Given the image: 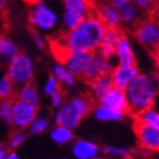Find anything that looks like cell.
Returning <instances> with one entry per match:
<instances>
[{
    "label": "cell",
    "mask_w": 159,
    "mask_h": 159,
    "mask_svg": "<svg viewBox=\"0 0 159 159\" xmlns=\"http://www.w3.org/2000/svg\"><path fill=\"white\" fill-rule=\"evenodd\" d=\"M62 31L71 29L95 13L93 0H62Z\"/></svg>",
    "instance_id": "5"
},
{
    "label": "cell",
    "mask_w": 159,
    "mask_h": 159,
    "mask_svg": "<svg viewBox=\"0 0 159 159\" xmlns=\"http://www.w3.org/2000/svg\"><path fill=\"white\" fill-rule=\"evenodd\" d=\"M51 101H52V106L53 107H58L59 105L62 101V91H61V86L57 89L55 93H51Z\"/></svg>",
    "instance_id": "33"
},
{
    "label": "cell",
    "mask_w": 159,
    "mask_h": 159,
    "mask_svg": "<svg viewBox=\"0 0 159 159\" xmlns=\"http://www.w3.org/2000/svg\"><path fill=\"white\" fill-rule=\"evenodd\" d=\"M116 55L118 57V59H119L120 65H137L135 53H134L129 40L126 37L125 34H122L119 43H118Z\"/></svg>",
    "instance_id": "20"
},
{
    "label": "cell",
    "mask_w": 159,
    "mask_h": 159,
    "mask_svg": "<svg viewBox=\"0 0 159 159\" xmlns=\"http://www.w3.org/2000/svg\"><path fill=\"white\" fill-rule=\"evenodd\" d=\"M139 74L137 65H118L111 72V79L115 87L126 89L130 81Z\"/></svg>",
    "instance_id": "15"
},
{
    "label": "cell",
    "mask_w": 159,
    "mask_h": 159,
    "mask_svg": "<svg viewBox=\"0 0 159 159\" xmlns=\"http://www.w3.org/2000/svg\"><path fill=\"white\" fill-rule=\"evenodd\" d=\"M93 159H102V158H96V157H95V158H93Z\"/></svg>",
    "instance_id": "40"
},
{
    "label": "cell",
    "mask_w": 159,
    "mask_h": 159,
    "mask_svg": "<svg viewBox=\"0 0 159 159\" xmlns=\"http://www.w3.org/2000/svg\"><path fill=\"white\" fill-rule=\"evenodd\" d=\"M124 34L125 29L122 27H108L97 50L106 59L111 60L112 57L116 55L117 46Z\"/></svg>",
    "instance_id": "12"
},
{
    "label": "cell",
    "mask_w": 159,
    "mask_h": 159,
    "mask_svg": "<svg viewBox=\"0 0 159 159\" xmlns=\"http://www.w3.org/2000/svg\"><path fill=\"white\" fill-rule=\"evenodd\" d=\"M28 17L31 28L38 31H51L58 26L59 22L58 12L48 1L30 6Z\"/></svg>",
    "instance_id": "4"
},
{
    "label": "cell",
    "mask_w": 159,
    "mask_h": 159,
    "mask_svg": "<svg viewBox=\"0 0 159 159\" xmlns=\"http://www.w3.org/2000/svg\"><path fill=\"white\" fill-rule=\"evenodd\" d=\"M15 99L11 97L1 99L0 101V119L7 124H12V107Z\"/></svg>",
    "instance_id": "24"
},
{
    "label": "cell",
    "mask_w": 159,
    "mask_h": 159,
    "mask_svg": "<svg viewBox=\"0 0 159 159\" xmlns=\"http://www.w3.org/2000/svg\"><path fill=\"white\" fill-rule=\"evenodd\" d=\"M7 150H6L5 148H0V159H5L6 157H7Z\"/></svg>",
    "instance_id": "36"
},
{
    "label": "cell",
    "mask_w": 159,
    "mask_h": 159,
    "mask_svg": "<svg viewBox=\"0 0 159 159\" xmlns=\"http://www.w3.org/2000/svg\"><path fill=\"white\" fill-rule=\"evenodd\" d=\"M53 74L60 84L67 86H72L75 84V75L69 71L64 65L57 64L53 67Z\"/></svg>",
    "instance_id": "23"
},
{
    "label": "cell",
    "mask_w": 159,
    "mask_h": 159,
    "mask_svg": "<svg viewBox=\"0 0 159 159\" xmlns=\"http://www.w3.org/2000/svg\"><path fill=\"white\" fill-rule=\"evenodd\" d=\"M95 13L106 27H122L121 12L117 7H115L110 0H93Z\"/></svg>",
    "instance_id": "10"
},
{
    "label": "cell",
    "mask_w": 159,
    "mask_h": 159,
    "mask_svg": "<svg viewBox=\"0 0 159 159\" xmlns=\"http://www.w3.org/2000/svg\"><path fill=\"white\" fill-rule=\"evenodd\" d=\"M51 138L58 143H68L69 140H71L74 138L71 130L67 127H62V126H58L51 131Z\"/></svg>",
    "instance_id": "27"
},
{
    "label": "cell",
    "mask_w": 159,
    "mask_h": 159,
    "mask_svg": "<svg viewBox=\"0 0 159 159\" xmlns=\"http://www.w3.org/2000/svg\"><path fill=\"white\" fill-rule=\"evenodd\" d=\"M93 55V51H70L61 65H64L71 74L80 78L90 62Z\"/></svg>",
    "instance_id": "13"
},
{
    "label": "cell",
    "mask_w": 159,
    "mask_h": 159,
    "mask_svg": "<svg viewBox=\"0 0 159 159\" xmlns=\"http://www.w3.org/2000/svg\"><path fill=\"white\" fill-rule=\"evenodd\" d=\"M115 67L116 66L112 65L111 60L106 59L98 50H95L90 62L88 64L87 68L85 69V71L80 78L84 81L89 82L90 80L95 79L96 77L101 76V75L111 74Z\"/></svg>",
    "instance_id": "9"
},
{
    "label": "cell",
    "mask_w": 159,
    "mask_h": 159,
    "mask_svg": "<svg viewBox=\"0 0 159 159\" xmlns=\"http://www.w3.org/2000/svg\"><path fill=\"white\" fill-rule=\"evenodd\" d=\"M7 72L12 82L13 91L18 90L20 87L34 79L31 59L26 53L19 52L8 65Z\"/></svg>",
    "instance_id": "7"
},
{
    "label": "cell",
    "mask_w": 159,
    "mask_h": 159,
    "mask_svg": "<svg viewBox=\"0 0 159 159\" xmlns=\"http://www.w3.org/2000/svg\"><path fill=\"white\" fill-rule=\"evenodd\" d=\"M96 98L91 93H82L66 102L56 114L57 126L69 129L77 127L82 118L96 108Z\"/></svg>",
    "instance_id": "3"
},
{
    "label": "cell",
    "mask_w": 159,
    "mask_h": 159,
    "mask_svg": "<svg viewBox=\"0 0 159 159\" xmlns=\"http://www.w3.org/2000/svg\"><path fill=\"white\" fill-rule=\"evenodd\" d=\"M154 79L156 80V84H157V86H158V89H159V71H157L154 74Z\"/></svg>",
    "instance_id": "38"
},
{
    "label": "cell",
    "mask_w": 159,
    "mask_h": 159,
    "mask_svg": "<svg viewBox=\"0 0 159 159\" xmlns=\"http://www.w3.org/2000/svg\"><path fill=\"white\" fill-rule=\"evenodd\" d=\"M12 93L13 86L10 78H9L8 72H7V68L0 66V99L11 97Z\"/></svg>",
    "instance_id": "22"
},
{
    "label": "cell",
    "mask_w": 159,
    "mask_h": 159,
    "mask_svg": "<svg viewBox=\"0 0 159 159\" xmlns=\"http://www.w3.org/2000/svg\"><path fill=\"white\" fill-rule=\"evenodd\" d=\"M152 58L155 59V61H156V65L157 67H158L159 69V46L157 47V49L155 50V52L152 53Z\"/></svg>",
    "instance_id": "34"
},
{
    "label": "cell",
    "mask_w": 159,
    "mask_h": 159,
    "mask_svg": "<svg viewBox=\"0 0 159 159\" xmlns=\"http://www.w3.org/2000/svg\"><path fill=\"white\" fill-rule=\"evenodd\" d=\"M96 117L100 120H120L124 117L122 112L117 111V110H112L107 107H103L101 105L96 106Z\"/></svg>",
    "instance_id": "25"
},
{
    "label": "cell",
    "mask_w": 159,
    "mask_h": 159,
    "mask_svg": "<svg viewBox=\"0 0 159 159\" xmlns=\"http://www.w3.org/2000/svg\"><path fill=\"white\" fill-rule=\"evenodd\" d=\"M72 151L78 159H93L98 156L99 147L95 143L80 139L74 143Z\"/></svg>",
    "instance_id": "19"
},
{
    "label": "cell",
    "mask_w": 159,
    "mask_h": 159,
    "mask_svg": "<svg viewBox=\"0 0 159 159\" xmlns=\"http://www.w3.org/2000/svg\"><path fill=\"white\" fill-rule=\"evenodd\" d=\"M99 103L109 109L117 110L125 115H129V105H128L125 89L114 86L99 99Z\"/></svg>",
    "instance_id": "11"
},
{
    "label": "cell",
    "mask_w": 159,
    "mask_h": 159,
    "mask_svg": "<svg viewBox=\"0 0 159 159\" xmlns=\"http://www.w3.org/2000/svg\"><path fill=\"white\" fill-rule=\"evenodd\" d=\"M107 27L96 13L69 30L51 37L53 41L68 51H95L102 41Z\"/></svg>",
    "instance_id": "1"
},
{
    "label": "cell",
    "mask_w": 159,
    "mask_h": 159,
    "mask_svg": "<svg viewBox=\"0 0 159 159\" xmlns=\"http://www.w3.org/2000/svg\"><path fill=\"white\" fill-rule=\"evenodd\" d=\"M103 152H106V154L119 155V156L125 157L126 159H131V152L124 148H118V147H114V146H106L103 147Z\"/></svg>",
    "instance_id": "30"
},
{
    "label": "cell",
    "mask_w": 159,
    "mask_h": 159,
    "mask_svg": "<svg viewBox=\"0 0 159 159\" xmlns=\"http://www.w3.org/2000/svg\"><path fill=\"white\" fill-rule=\"evenodd\" d=\"M89 87H90L93 96L96 98V100H98L102 97L109 89H111L114 87L111 79V74H105L96 77L95 79L90 80L89 82H87Z\"/></svg>",
    "instance_id": "18"
},
{
    "label": "cell",
    "mask_w": 159,
    "mask_h": 159,
    "mask_svg": "<svg viewBox=\"0 0 159 159\" xmlns=\"http://www.w3.org/2000/svg\"><path fill=\"white\" fill-rule=\"evenodd\" d=\"M22 1H25L26 3H28V5H34V3H38V2H43V1H47V0H22Z\"/></svg>",
    "instance_id": "35"
},
{
    "label": "cell",
    "mask_w": 159,
    "mask_h": 159,
    "mask_svg": "<svg viewBox=\"0 0 159 159\" xmlns=\"http://www.w3.org/2000/svg\"><path fill=\"white\" fill-rule=\"evenodd\" d=\"M136 39L151 53L159 46V19L155 16H146L133 29Z\"/></svg>",
    "instance_id": "6"
},
{
    "label": "cell",
    "mask_w": 159,
    "mask_h": 159,
    "mask_svg": "<svg viewBox=\"0 0 159 159\" xmlns=\"http://www.w3.org/2000/svg\"><path fill=\"white\" fill-rule=\"evenodd\" d=\"M19 52L20 49L12 40L6 37L5 34H0V66L7 68Z\"/></svg>",
    "instance_id": "17"
},
{
    "label": "cell",
    "mask_w": 159,
    "mask_h": 159,
    "mask_svg": "<svg viewBox=\"0 0 159 159\" xmlns=\"http://www.w3.org/2000/svg\"><path fill=\"white\" fill-rule=\"evenodd\" d=\"M37 116V109L24 102L15 101L12 107V124L15 128H25L29 126Z\"/></svg>",
    "instance_id": "14"
},
{
    "label": "cell",
    "mask_w": 159,
    "mask_h": 159,
    "mask_svg": "<svg viewBox=\"0 0 159 159\" xmlns=\"http://www.w3.org/2000/svg\"><path fill=\"white\" fill-rule=\"evenodd\" d=\"M125 90L129 105V116L133 118L154 106L159 93L156 80L146 74H138Z\"/></svg>",
    "instance_id": "2"
},
{
    "label": "cell",
    "mask_w": 159,
    "mask_h": 159,
    "mask_svg": "<svg viewBox=\"0 0 159 159\" xmlns=\"http://www.w3.org/2000/svg\"><path fill=\"white\" fill-rule=\"evenodd\" d=\"M128 2H133V1H135V0H127Z\"/></svg>",
    "instance_id": "39"
},
{
    "label": "cell",
    "mask_w": 159,
    "mask_h": 159,
    "mask_svg": "<svg viewBox=\"0 0 159 159\" xmlns=\"http://www.w3.org/2000/svg\"><path fill=\"white\" fill-rule=\"evenodd\" d=\"M134 118H137V119L141 120V121L146 122L148 125L154 126V127L159 128V112H157L156 110L152 109V107L150 108L145 109L143 111H141L140 114H138Z\"/></svg>",
    "instance_id": "26"
},
{
    "label": "cell",
    "mask_w": 159,
    "mask_h": 159,
    "mask_svg": "<svg viewBox=\"0 0 159 159\" xmlns=\"http://www.w3.org/2000/svg\"><path fill=\"white\" fill-rule=\"evenodd\" d=\"M5 159H19V157L17 156V154H15V152H10V154L7 155V157H6Z\"/></svg>",
    "instance_id": "37"
},
{
    "label": "cell",
    "mask_w": 159,
    "mask_h": 159,
    "mask_svg": "<svg viewBox=\"0 0 159 159\" xmlns=\"http://www.w3.org/2000/svg\"><path fill=\"white\" fill-rule=\"evenodd\" d=\"M12 98L15 99V101L24 102L36 109H38L39 107V96H38L37 88L34 86V80L20 87L18 90L13 91Z\"/></svg>",
    "instance_id": "16"
},
{
    "label": "cell",
    "mask_w": 159,
    "mask_h": 159,
    "mask_svg": "<svg viewBox=\"0 0 159 159\" xmlns=\"http://www.w3.org/2000/svg\"><path fill=\"white\" fill-rule=\"evenodd\" d=\"M59 87H60V82L55 77V75H50L49 78H48L47 85L45 86V93H47V95H51V93H55Z\"/></svg>",
    "instance_id": "31"
},
{
    "label": "cell",
    "mask_w": 159,
    "mask_h": 159,
    "mask_svg": "<svg viewBox=\"0 0 159 159\" xmlns=\"http://www.w3.org/2000/svg\"><path fill=\"white\" fill-rule=\"evenodd\" d=\"M48 127V119L45 118L43 116H37L34 117V119L31 121V124L29 125V129L32 134H38L41 133L46 128Z\"/></svg>",
    "instance_id": "28"
},
{
    "label": "cell",
    "mask_w": 159,
    "mask_h": 159,
    "mask_svg": "<svg viewBox=\"0 0 159 159\" xmlns=\"http://www.w3.org/2000/svg\"><path fill=\"white\" fill-rule=\"evenodd\" d=\"M32 29V28H31ZM31 36H32V39H34V43H36V46H37L39 49H41V50H45L46 46H47V43H46V40L45 38L41 36V34H39V31L36 29H32L31 30Z\"/></svg>",
    "instance_id": "32"
},
{
    "label": "cell",
    "mask_w": 159,
    "mask_h": 159,
    "mask_svg": "<svg viewBox=\"0 0 159 159\" xmlns=\"http://www.w3.org/2000/svg\"><path fill=\"white\" fill-rule=\"evenodd\" d=\"M120 12H121V25H127V26L131 27L133 29L134 27L143 19L140 18V13L143 11L138 8L135 2H129L125 8H122L120 10Z\"/></svg>",
    "instance_id": "21"
},
{
    "label": "cell",
    "mask_w": 159,
    "mask_h": 159,
    "mask_svg": "<svg viewBox=\"0 0 159 159\" xmlns=\"http://www.w3.org/2000/svg\"><path fill=\"white\" fill-rule=\"evenodd\" d=\"M25 139H26V136H25L24 134L15 131V133L10 136L8 147L11 149V150H13V149H16L18 146H20V145L25 141Z\"/></svg>",
    "instance_id": "29"
},
{
    "label": "cell",
    "mask_w": 159,
    "mask_h": 159,
    "mask_svg": "<svg viewBox=\"0 0 159 159\" xmlns=\"http://www.w3.org/2000/svg\"><path fill=\"white\" fill-rule=\"evenodd\" d=\"M134 131L139 146L147 150L159 151V128L134 118Z\"/></svg>",
    "instance_id": "8"
}]
</instances>
